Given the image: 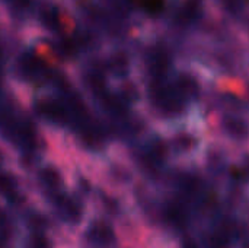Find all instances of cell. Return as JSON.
Wrapping results in <instances>:
<instances>
[{
  "instance_id": "6da1fadb",
  "label": "cell",
  "mask_w": 249,
  "mask_h": 248,
  "mask_svg": "<svg viewBox=\"0 0 249 248\" xmlns=\"http://www.w3.org/2000/svg\"><path fill=\"white\" fill-rule=\"evenodd\" d=\"M32 117L44 127L67 132L73 126L71 115L63 96L55 89H42L34 95L31 105Z\"/></svg>"
},
{
  "instance_id": "7a4b0ae2",
  "label": "cell",
  "mask_w": 249,
  "mask_h": 248,
  "mask_svg": "<svg viewBox=\"0 0 249 248\" xmlns=\"http://www.w3.org/2000/svg\"><path fill=\"white\" fill-rule=\"evenodd\" d=\"M73 165L70 162L42 156L31 180L41 193H66L71 191Z\"/></svg>"
},
{
  "instance_id": "3957f363",
  "label": "cell",
  "mask_w": 249,
  "mask_h": 248,
  "mask_svg": "<svg viewBox=\"0 0 249 248\" xmlns=\"http://www.w3.org/2000/svg\"><path fill=\"white\" fill-rule=\"evenodd\" d=\"M79 248H120L118 232L114 221L95 213L77 234Z\"/></svg>"
},
{
  "instance_id": "277c9868",
  "label": "cell",
  "mask_w": 249,
  "mask_h": 248,
  "mask_svg": "<svg viewBox=\"0 0 249 248\" xmlns=\"http://www.w3.org/2000/svg\"><path fill=\"white\" fill-rule=\"evenodd\" d=\"M92 203L98 213L111 221H120L121 218L130 215V199L124 193L111 190L105 186L96 184Z\"/></svg>"
},
{
  "instance_id": "5b68a950",
  "label": "cell",
  "mask_w": 249,
  "mask_h": 248,
  "mask_svg": "<svg viewBox=\"0 0 249 248\" xmlns=\"http://www.w3.org/2000/svg\"><path fill=\"white\" fill-rule=\"evenodd\" d=\"M18 219L26 232H50V234H53L60 227V222L55 219V216L45 206L44 202H38V203H34L32 206L26 208L25 210L18 213Z\"/></svg>"
},
{
  "instance_id": "8992f818",
  "label": "cell",
  "mask_w": 249,
  "mask_h": 248,
  "mask_svg": "<svg viewBox=\"0 0 249 248\" xmlns=\"http://www.w3.org/2000/svg\"><path fill=\"white\" fill-rule=\"evenodd\" d=\"M140 148L159 168H163L166 165L171 155V148L169 143L162 136L159 134L149 136Z\"/></svg>"
},
{
  "instance_id": "52a82bcc",
  "label": "cell",
  "mask_w": 249,
  "mask_h": 248,
  "mask_svg": "<svg viewBox=\"0 0 249 248\" xmlns=\"http://www.w3.org/2000/svg\"><path fill=\"white\" fill-rule=\"evenodd\" d=\"M171 152L177 155H191L198 148V139L187 130H175L169 137Z\"/></svg>"
},
{
  "instance_id": "ba28073f",
  "label": "cell",
  "mask_w": 249,
  "mask_h": 248,
  "mask_svg": "<svg viewBox=\"0 0 249 248\" xmlns=\"http://www.w3.org/2000/svg\"><path fill=\"white\" fill-rule=\"evenodd\" d=\"M222 127H223L225 133L233 140L245 142L249 139V124L245 120H242L241 117H238L235 114L223 115Z\"/></svg>"
},
{
  "instance_id": "9c48e42d",
  "label": "cell",
  "mask_w": 249,
  "mask_h": 248,
  "mask_svg": "<svg viewBox=\"0 0 249 248\" xmlns=\"http://www.w3.org/2000/svg\"><path fill=\"white\" fill-rule=\"evenodd\" d=\"M130 110L137 107L142 99H143V95H142V91L139 88V85L133 80H123L121 83H118V86L115 88V92H114Z\"/></svg>"
},
{
  "instance_id": "30bf717a",
  "label": "cell",
  "mask_w": 249,
  "mask_h": 248,
  "mask_svg": "<svg viewBox=\"0 0 249 248\" xmlns=\"http://www.w3.org/2000/svg\"><path fill=\"white\" fill-rule=\"evenodd\" d=\"M131 61L127 53L117 51L111 54L105 63V72H109L115 77H125L130 72Z\"/></svg>"
},
{
  "instance_id": "8fae6325",
  "label": "cell",
  "mask_w": 249,
  "mask_h": 248,
  "mask_svg": "<svg viewBox=\"0 0 249 248\" xmlns=\"http://www.w3.org/2000/svg\"><path fill=\"white\" fill-rule=\"evenodd\" d=\"M175 91L187 101V99H196L200 96V85L198 82L188 73H181L175 83H172Z\"/></svg>"
},
{
  "instance_id": "7c38bea8",
  "label": "cell",
  "mask_w": 249,
  "mask_h": 248,
  "mask_svg": "<svg viewBox=\"0 0 249 248\" xmlns=\"http://www.w3.org/2000/svg\"><path fill=\"white\" fill-rule=\"evenodd\" d=\"M22 248H60L54 235L50 232H26L22 241Z\"/></svg>"
},
{
  "instance_id": "4fadbf2b",
  "label": "cell",
  "mask_w": 249,
  "mask_h": 248,
  "mask_svg": "<svg viewBox=\"0 0 249 248\" xmlns=\"http://www.w3.org/2000/svg\"><path fill=\"white\" fill-rule=\"evenodd\" d=\"M200 6H201L200 0H185L184 4L181 6V9L178 10L177 16H175L177 25L178 26L191 25L200 13Z\"/></svg>"
},
{
  "instance_id": "5bb4252c",
  "label": "cell",
  "mask_w": 249,
  "mask_h": 248,
  "mask_svg": "<svg viewBox=\"0 0 249 248\" xmlns=\"http://www.w3.org/2000/svg\"><path fill=\"white\" fill-rule=\"evenodd\" d=\"M18 159V151L0 134V170L15 168Z\"/></svg>"
},
{
  "instance_id": "9a60e30c",
  "label": "cell",
  "mask_w": 249,
  "mask_h": 248,
  "mask_svg": "<svg viewBox=\"0 0 249 248\" xmlns=\"http://www.w3.org/2000/svg\"><path fill=\"white\" fill-rule=\"evenodd\" d=\"M223 102L225 105H228V108L233 113H238L241 110H244V104L239 98L233 96V95H225L223 96Z\"/></svg>"
},
{
  "instance_id": "2e32d148",
  "label": "cell",
  "mask_w": 249,
  "mask_h": 248,
  "mask_svg": "<svg viewBox=\"0 0 249 248\" xmlns=\"http://www.w3.org/2000/svg\"><path fill=\"white\" fill-rule=\"evenodd\" d=\"M142 3H143L144 9L152 13H156L163 7V0H142Z\"/></svg>"
},
{
  "instance_id": "e0dca14e",
  "label": "cell",
  "mask_w": 249,
  "mask_h": 248,
  "mask_svg": "<svg viewBox=\"0 0 249 248\" xmlns=\"http://www.w3.org/2000/svg\"><path fill=\"white\" fill-rule=\"evenodd\" d=\"M223 6L233 15L239 13L242 9V0H222Z\"/></svg>"
}]
</instances>
